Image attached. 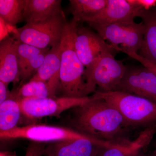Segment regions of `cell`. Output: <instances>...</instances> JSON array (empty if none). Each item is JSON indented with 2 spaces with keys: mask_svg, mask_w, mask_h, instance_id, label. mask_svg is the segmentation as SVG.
<instances>
[{
  "mask_svg": "<svg viewBox=\"0 0 156 156\" xmlns=\"http://www.w3.org/2000/svg\"></svg>",
  "mask_w": 156,
  "mask_h": 156,
  "instance_id": "f1b7e54d",
  "label": "cell"
},
{
  "mask_svg": "<svg viewBox=\"0 0 156 156\" xmlns=\"http://www.w3.org/2000/svg\"><path fill=\"white\" fill-rule=\"evenodd\" d=\"M73 108L69 121L75 130L94 139L121 142L130 126L116 108L105 100L96 98Z\"/></svg>",
  "mask_w": 156,
  "mask_h": 156,
  "instance_id": "6da1fadb",
  "label": "cell"
},
{
  "mask_svg": "<svg viewBox=\"0 0 156 156\" xmlns=\"http://www.w3.org/2000/svg\"><path fill=\"white\" fill-rule=\"evenodd\" d=\"M131 5L141 10L148 11L156 7V0H128Z\"/></svg>",
  "mask_w": 156,
  "mask_h": 156,
  "instance_id": "d4e9b609",
  "label": "cell"
},
{
  "mask_svg": "<svg viewBox=\"0 0 156 156\" xmlns=\"http://www.w3.org/2000/svg\"><path fill=\"white\" fill-rule=\"evenodd\" d=\"M90 27L111 44L118 46L119 52L138 53L143 41L144 27L142 22L118 23L101 24L87 23Z\"/></svg>",
  "mask_w": 156,
  "mask_h": 156,
  "instance_id": "8992f818",
  "label": "cell"
},
{
  "mask_svg": "<svg viewBox=\"0 0 156 156\" xmlns=\"http://www.w3.org/2000/svg\"><path fill=\"white\" fill-rule=\"evenodd\" d=\"M141 10L131 5L128 0H108L106 6L99 14L84 19L82 22L108 24L133 22Z\"/></svg>",
  "mask_w": 156,
  "mask_h": 156,
  "instance_id": "4fadbf2b",
  "label": "cell"
},
{
  "mask_svg": "<svg viewBox=\"0 0 156 156\" xmlns=\"http://www.w3.org/2000/svg\"><path fill=\"white\" fill-rule=\"evenodd\" d=\"M74 45L77 55L86 68L90 66L102 53L115 55L119 52L117 46L106 43L97 32L79 23L75 34Z\"/></svg>",
  "mask_w": 156,
  "mask_h": 156,
  "instance_id": "9c48e42d",
  "label": "cell"
},
{
  "mask_svg": "<svg viewBox=\"0 0 156 156\" xmlns=\"http://www.w3.org/2000/svg\"><path fill=\"white\" fill-rule=\"evenodd\" d=\"M115 56L112 53H102L85 68L84 79L94 93L97 86L100 92L116 91L125 75L127 66L123 61L116 59Z\"/></svg>",
  "mask_w": 156,
  "mask_h": 156,
  "instance_id": "277c9868",
  "label": "cell"
},
{
  "mask_svg": "<svg viewBox=\"0 0 156 156\" xmlns=\"http://www.w3.org/2000/svg\"><path fill=\"white\" fill-rule=\"evenodd\" d=\"M92 96L103 99L118 110L130 127L156 124V103L119 91H97Z\"/></svg>",
  "mask_w": 156,
  "mask_h": 156,
  "instance_id": "3957f363",
  "label": "cell"
},
{
  "mask_svg": "<svg viewBox=\"0 0 156 156\" xmlns=\"http://www.w3.org/2000/svg\"><path fill=\"white\" fill-rule=\"evenodd\" d=\"M0 81L9 85L20 81L17 41L7 37L0 44Z\"/></svg>",
  "mask_w": 156,
  "mask_h": 156,
  "instance_id": "9a60e30c",
  "label": "cell"
},
{
  "mask_svg": "<svg viewBox=\"0 0 156 156\" xmlns=\"http://www.w3.org/2000/svg\"><path fill=\"white\" fill-rule=\"evenodd\" d=\"M14 92L19 100L29 98H45L49 96L48 84L42 81L30 80Z\"/></svg>",
  "mask_w": 156,
  "mask_h": 156,
  "instance_id": "44dd1931",
  "label": "cell"
},
{
  "mask_svg": "<svg viewBox=\"0 0 156 156\" xmlns=\"http://www.w3.org/2000/svg\"><path fill=\"white\" fill-rule=\"evenodd\" d=\"M78 23L73 20L66 23L60 42L59 89L62 97H88L94 92L84 79L85 66L78 57L75 48V34Z\"/></svg>",
  "mask_w": 156,
  "mask_h": 156,
  "instance_id": "7a4b0ae2",
  "label": "cell"
},
{
  "mask_svg": "<svg viewBox=\"0 0 156 156\" xmlns=\"http://www.w3.org/2000/svg\"><path fill=\"white\" fill-rule=\"evenodd\" d=\"M8 86L9 85L0 81V104L8 98L11 93L8 90Z\"/></svg>",
  "mask_w": 156,
  "mask_h": 156,
  "instance_id": "484cf974",
  "label": "cell"
},
{
  "mask_svg": "<svg viewBox=\"0 0 156 156\" xmlns=\"http://www.w3.org/2000/svg\"><path fill=\"white\" fill-rule=\"evenodd\" d=\"M22 114L20 100L15 92H11L9 97L0 104V131H7L15 127Z\"/></svg>",
  "mask_w": 156,
  "mask_h": 156,
  "instance_id": "ac0fdd59",
  "label": "cell"
},
{
  "mask_svg": "<svg viewBox=\"0 0 156 156\" xmlns=\"http://www.w3.org/2000/svg\"><path fill=\"white\" fill-rule=\"evenodd\" d=\"M0 138L2 140L28 139L32 141L46 144L81 139L98 140L84 135L74 129L42 124L17 126L9 131H0Z\"/></svg>",
  "mask_w": 156,
  "mask_h": 156,
  "instance_id": "52a82bcc",
  "label": "cell"
},
{
  "mask_svg": "<svg viewBox=\"0 0 156 156\" xmlns=\"http://www.w3.org/2000/svg\"><path fill=\"white\" fill-rule=\"evenodd\" d=\"M149 156H156V143L154 149L152 153Z\"/></svg>",
  "mask_w": 156,
  "mask_h": 156,
  "instance_id": "4316f807",
  "label": "cell"
},
{
  "mask_svg": "<svg viewBox=\"0 0 156 156\" xmlns=\"http://www.w3.org/2000/svg\"><path fill=\"white\" fill-rule=\"evenodd\" d=\"M46 143L31 141L29 144L24 156H44Z\"/></svg>",
  "mask_w": 156,
  "mask_h": 156,
  "instance_id": "603a6c76",
  "label": "cell"
},
{
  "mask_svg": "<svg viewBox=\"0 0 156 156\" xmlns=\"http://www.w3.org/2000/svg\"><path fill=\"white\" fill-rule=\"evenodd\" d=\"M92 96L83 98L62 97L45 98H29L20 100L22 114L30 119L60 116L63 112L83 105Z\"/></svg>",
  "mask_w": 156,
  "mask_h": 156,
  "instance_id": "ba28073f",
  "label": "cell"
},
{
  "mask_svg": "<svg viewBox=\"0 0 156 156\" xmlns=\"http://www.w3.org/2000/svg\"><path fill=\"white\" fill-rule=\"evenodd\" d=\"M108 0H70L73 20L82 22L84 19L99 14L106 6Z\"/></svg>",
  "mask_w": 156,
  "mask_h": 156,
  "instance_id": "d6986e66",
  "label": "cell"
},
{
  "mask_svg": "<svg viewBox=\"0 0 156 156\" xmlns=\"http://www.w3.org/2000/svg\"><path fill=\"white\" fill-rule=\"evenodd\" d=\"M66 23L64 13H61L44 22L26 23L16 29L13 37L40 49L51 48L60 44Z\"/></svg>",
  "mask_w": 156,
  "mask_h": 156,
  "instance_id": "5b68a950",
  "label": "cell"
},
{
  "mask_svg": "<svg viewBox=\"0 0 156 156\" xmlns=\"http://www.w3.org/2000/svg\"><path fill=\"white\" fill-rule=\"evenodd\" d=\"M17 41V53L20 73L24 69L26 65L35 56L51 48L40 49L34 46Z\"/></svg>",
  "mask_w": 156,
  "mask_h": 156,
  "instance_id": "7402d4cb",
  "label": "cell"
},
{
  "mask_svg": "<svg viewBox=\"0 0 156 156\" xmlns=\"http://www.w3.org/2000/svg\"><path fill=\"white\" fill-rule=\"evenodd\" d=\"M60 0H25L23 17L27 23L44 22L64 13Z\"/></svg>",
  "mask_w": 156,
  "mask_h": 156,
  "instance_id": "2e32d148",
  "label": "cell"
},
{
  "mask_svg": "<svg viewBox=\"0 0 156 156\" xmlns=\"http://www.w3.org/2000/svg\"><path fill=\"white\" fill-rule=\"evenodd\" d=\"M144 98L156 103V76L143 66H127L116 91Z\"/></svg>",
  "mask_w": 156,
  "mask_h": 156,
  "instance_id": "30bf717a",
  "label": "cell"
},
{
  "mask_svg": "<svg viewBox=\"0 0 156 156\" xmlns=\"http://www.w3.org/2000/svg\"><path fill=\"white\" fill-rule=\"evenodd\" d=\"M25 0H0V16L6 23L14 26L24 20Z\"/></svg>",
  "mask_w": 156,
  "mask_h": 156,
  "instance_id": "ffe728a7",
  "label": "cell"
},
{
  "mask_svg": "<svg viewBox=\"0 0 156 156\" xmlns=\"http://www.w3.org/2000/svg\"><path fill=\"white\" fill-rule=\"evenodd\" d=\"M115 143L87 139L73 140L52 143L47 145L44 155L48 156H92L98 146L112 147Z\"/></svg>",
  "mask_w": 156,
  "mask_h": 156,
  "instance_id": "7c38bea8",
  "label": "cell"
},
{
  "mask_svg": "<svg viewBox=\"0 0 156 156\" xmlns=\"http://www.w3.org/2000/svg\"><path fill=\"white\" fill-rule=\"evenodd\" d=\"M138 17L144 27L142 46L138 54L156 62V7L148 10H141Z\"/></svg>",
  "mask_w": 156,
  "mask_h": 156,
  "instance_id": "e0dca14e",
  "label": "cell"
},
{
  "mask_svg": "<svg viewBox=\"0 0 156 156\" xmlns=\"http://www.w3.org/2000/svg\"><path fill=\"white\" fill-rule=\"evenodd\" d=\"M61 57L60 43L57 46L50 48L38 70L30 80L47 83L49 89V97H56V92L57 89H59Z\"/></svg>",
  "mask_w": 156,
  "mask_h": 156,
  "instance_id": "5bb4252c",
  "label": "cell"
},
{
  "mask_svg": "<svg viewBox=\"0 0 156 156\" xmlns=\"http://www.w3.org/2000/svg\"><path fill=\"white\" fill-rule=\"evenodd\" d=\"M124 53L128 55L131 58H134L136 61L139 62L142 66L147 68L152 72L156 76V62L142 57L137 53L127 52H124Z\"/></svg>",
  "mask_w": 156,
  "mask_h": 156,
  "instance_id": "cb8c5ba5",
  "label": "cell"
},
{
  "mask_svg": "<svg viewBox=\"0 0 156 156\" xmlns=\"http://www.w3.org/2000/svg\"><path fill=\"white\" fill-rule=\"evenodd\" d=\"M44 156H48L46 155H44Z\"/></svg>",
  "mask_w": 156,
  "mask_h": 156,
  "instance_id": "83f0119b",
  "label": "cell"
},
{
  "mask_svg": "<svg viewBox=\"0 0 156 156\" xmlns=\"http://www.w3.org/2000/svg\"><path fill=\"white\" fill-rule=\"evenodd\" d=\"M156 133V124L148 126L132 141L126 140L112 147L98 146L92 156H145L142 151Z\"/></svg>",
  "mask_w": 156,
  "mask_h": 156,
  "instance_id": "8fae6325",
  "label": "cell"
}]
</instances>
